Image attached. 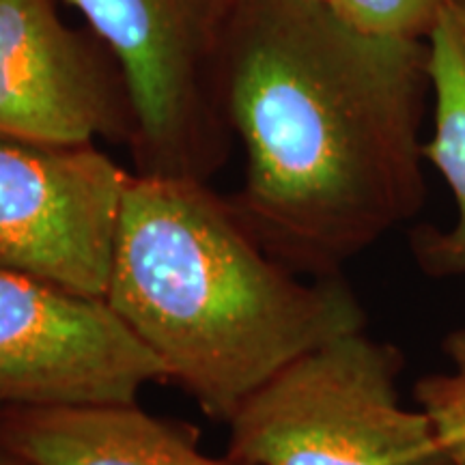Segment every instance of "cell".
I'll use <instances>...</instances> for the list:
<instances>
[{
	"label": "cell",
	"mask_w": 465,
	"mask_h": 465,
	"mask_svg": "<svg viewBox=\"0 0 465 465\" xmlns=\"http://www.w3.org/2000/svg\"><path fill=\"white\" fill-rule=\"evenodd\" d=\"M435 97V134L424 160L441 173L457 203V223L441 232L429 226L411 240L414 257L433 278L465 276V48L449 11L427 37Z\"/></svg>",
	"instance_id": "obj_9"
},
{
	"label": "cell",
	"mask_w": 465,
	"mask_h": 465,
	"mask_svg": "<svg viewBox=\"0 0 465 465\" xmlns=\"http://www.w3.org/2000/svg\"><path fill=\"white\" fill-rule=\"evenodd\" d=\"M130 179L97 144L0 132V267L106 300Z\"/></svg>",
	"instance_id": "obj_5"
},
{
	"label": "cell",
	"mask_w": 465,
	"mask_h": 465,
	"mask_svg": "<svg viewBox=\"0 0 465 465\" xmlns=\"http://www.w3.org/2000/svg\"><path fill=\"white\" fill-rule=\"evenodd\" d=\"M429 44L371 35L325 0H240L223 100L246 153L231 203L295 274L342 267L424 205Z\"/></svg>",
	"instance_id": "obj_1"
},
{
	"label": "cell",
	"mask_w": 465,
	"mask_h": 465,
	"mask_svg": "<svg viewBox=\"0 0 465 465\" xmlns=\"http://www.w3.org/2000/svg\"><path fill=\"white\" fill-rule=\"evenodd\" d=\"M351 26L371 35L427 39L449 11L450 0H328Z\"/></svg>",
	"instance_id": "obj_11"
},
{
	"label": "cell",
	"mask_w": 465,
	"mask_h": 465,
	"mask_svg": "<svg viewBox=\"0 0 465 465\" xmlns=\"http://www.w3.org/2000/svg\"><path fill=\"white\" fill-rule=\"evenodd\" d=\"M449 15H450L452 25H455V28H457V35H459V39H461L463 48H465V0H450Z\"/></svg>",
	"instance_id": "obj_12"
},
{
	"label": "cell",
	"mask_w": 465,
	"mask_h": 465,
	"mask_svg": "<svg viewBox=\"0 0 465 465\" xmlns=\"http://www.w3.org/2000/svg\"><path fill=\"white\" fill-rule=\"evenodd\" d=\"M304 278L209 182L132 171L106 302L209 420L226 424L293 360L366 330L342 276Z\"/></svg>",
	"instance_id": "obj_2"
},
{
	"label": "cell",
	"mask_w": 465,
	"mask_h": 465,
	"mask_svg": "<svg viewBox=\"0 0 465 465\" xmlns=\"http://www.w3.org/2000/svg\"><path fill=\"white\" fill-rule=\"evenodd\" d=\"M444 353L450 371L420 377L414 397L431 420L449 463L465 465V328L446 336Z\"/></svg>",
	"instance_id": "obj_10"
},
{
	"label": "cell",
	"mask_w": 465,
	"mask_h": 465,
	"mask_svg": "<svg viewBox=\"0 0 465 465\" xmlns=\"http://www.w3.org/2000/svg\"><path fill=\"white\" fill-rule=\"evenodd\" d=\"M403 353L366 330L293 360L246 399L226 455L248 465H450L427 414L403 405Z\"/></svg>",
	"instance_id": "obj_3"
},
{
	"label": "cell",
	"mask_w": 465,
	"mask_h": 465,
	"mask_svg": "<svg viewBox=\"0 0 465 465\" xmlns=\"http://www.w3.org/2000/svg\"><path fill=\"white\" fill-rule=\"evenodd\" d=\"M0 132L130 149L136 113L108 45L58 14V0H0Z\"/></svg>",
	"instance_id": "obj_7"
},
{
	"label": "cell",
	"mask_w": 465,
	"mask_h": 465,
	"mask_svg": "<svg viewBox=\"0 0 465 465\" xmlns=\"http://www.w3.org/2000/svg\"><path fill=\"white\" fill-rule=\"evenodd\" d=\"M164 364L102 298L0 267V407L138 403Z\"/></svg>",
	"instance_id": "obj_6"
},
{
	"label": "cell",
	"mask_w": 465,
	"mask_h": 465,
	"mask_svg": "<svg viewBox=\"0 0 465 465\" xmlns=\"http://www.w3.org/2000/svg\"><path fill=\"white\" fill-rule=\"evenodd\" d=\"M0 441L33 465H248L205 455L194 433L138 403L3 407Z\"/></svg>",
	"instance_id": "obj_8"
},
{
	"label": "cell",
	"mask_w": 465,
	"mask_h": 465,
	"mask_svg": "<svg viewBox=\"0 0 465 465\" xmlns=\"http://www.w3.org/2000/svg\"><path fill=\"white\" fill-rule=\"evenodd\" d=\"M124 69L136 113V174L209 182L224 166L226 44L240 0H63Z\"/></svg>",
	"instance_id": "obj_4"
},
{
	"label": "cell",
	"mask_w": 465,
	"mask_h": 465,
	"mask_svg": "<svg viewBox=\"0 0 465 465\" xmlns=\"http://www.w3.org/2000/svg\"><path fill=\"white\" fill-rule=\"evenodd\" d=\"M0 410H3V407H0Z\"/></svg>",
	"instance_id": "obj_15"
},
{
	"label": "cell",
	"mask_w": 465,
	"mask_h": 465,
	"mask_svg": "<svg viewBox=\"0 0 465 465\" xmlns=\"http://www.w3.org/2000/svg\"><path fill=\"white\" fill-rule=\"evenodd\" d=\"M325 3H328V0H325Z\"/></svg>",
	"instance_id": "obj_14"
},
{
	"label": "cell",
	"mask_w": 465,
	"mask_h": 465,
	"mask_svg": "<svg viewBox=\"0 0 465 465\" xmlns=\"http://www.w3.org/2000/svg\"><path fill=\"white\" fill-rule=\"evenodd\" d=\"M0 465H33V463L26 461L25 457H20L15 450H11L9 446H5L3 441H0Z\"/></svg>",
	"instance_id": "obj_13"
}]
</instances>
